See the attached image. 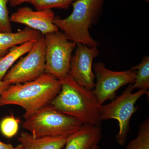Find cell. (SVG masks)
Listing matches in <instances>:
<instances>
[{"mask_svg": "<svg viewBox=\"0 0 149 149\" xmlns=\"http://www.w3.org/2000/svg\"><path fill=\"white\" fill-rule=\"evenodd\" d=\"M61 80L45 73L36 80L11 85L0 96V107L14 105L25 111L24 118L49 104L61 90Z\"/></svg>", "mask_w": 149, "mask_h": 149, "instance_id": "1", "label": "cell"}, {"mask_svg": "<svg viewBox=\"0 0 149 149\" xmlns=\"http://www.w3.org/2000/svg\"><path fill=\"white\" fill-rule=\"evenodd\" d=\"M60 80V92L50 104L58 111L83 123L101 126V105L93 91L78 85L70 75Z\"/></svg>", "mask_w": 149, "mask_h": 149, "instance_id": "2", "label": "cell"}, {"mask_svg": "<svg viewBox=\"0 0 149 149\" xmlns=\"http://www.w3.org/2000/svg\"><path fill=\"white\" fill-rule=\"evenodd\" d=\"M105 0H76L72 4V13L65 18H55L54 24L70 41L90 47L99 43L90 34V29L97 21Z\"/></svg>", "mask_w": 149, "mask_h": 149, "instance_id": "3", "label": "cell"}, {"mask_svg": "<svg viewBox=\"0 0 149 149\" xmlns=\"http://www.w3.org/2000/svg\"><path fill=\"white\" fill-rule=\"evenodd\" d=\"M83 124L49 104L24 118L22 127L35 137L70 136L79 130Z\"/></svg>", "mask_w": 149, "mask_h": 149, "instance_id": "4", "label": "cell"}, {"mask_svg": "<svg viewBox=\"0 0 149 149\" xmlns=\"http://www.w3.org/2000/svg\"><path fill=\"white\" fill-rule=\"evenodd\" d=\"M134 90L132 84L130 85L122 94L106 105H101L100 116L103 120L115 119L118 121L119 131L116 136L118 143L120 146L125 145L130 131V119L138 110L136 107L137 102L148 91L140 89L132 93Z\"/></svg>", "mask_w": 149, "mask_h": 149, "instance_id": "5", "label": "cell"}, {"mask_svg": "<svg viewBox=\"0 0 149 149\" xmlns=\"http://www.w3.org/2000/svg\"><path fill=\"white\" fill-rule=\"evenodd\" d=\"M44 36L46 46L45 73L58 80H63L69 75L70 60L76 44L59 31Z\"/></svg>", "mask_w": 149, "mask_h": 149, "instance_id": "6", "label": "cell"}, {"mask_svg": "<svg viewBox=\"0 0 149 149\" xmlns=\"http://www.w3.org/2000/svg\"><path fill=\"white\" fill-rule=\"evenodd\" d=\"M46 46L42 35L25 56L9 69L3 80L10 85L36 80L45 73Z\"/></svg>", "mask_w": 149, "mask_h": 149, "instance_id": "7", "label": "cell"}, {"mask_svg": "<svg viewBox=\"0 0 149 149\" xmlns=\"http://www.w3.org/2000/svg\"><path fill=\"white\" fill-rule=\"evenodd\" d=\"M93 70L96 83L93 92L101 105L108 100H112L116 91L123 86L135 82L136 70L112 71L103 63L98 62L93 64Z\"/></svg>", "mask_w": 149, "mask_h": 149, "instance_id": "8", "label": "cell"}, {"mask_svg": "<svg viewBox=\"0 0 149 149\" xmlns=\"http://www.w3.org/2000/svg\"><path fill=\"white\" fill-rule=\"evenodd\" d=\"M74 49L70 60V76L78 85L93 91L95 79L93 61L100 54L97 47L77 44Z\"/></svg>", "mask_w": 149, "mask_h": 149, "instance_id": "9", "label": "cell"}, {"mask_svg": "<svg viewBox=\"0 0 149 149\" xmlns=\"http://www.w3.org/2000/svg\"><path fill=\"white\" fill-rule=\"evenodd\" d=\"M55 18L52 10L35 11L28 7L19 8L10 17L11 22L24 24L42 35L59 31L54 23Z\"/></svg>", "mask_w": 149, "mask_h": 149, "instance_id": "10", "label": "cell"}, {"mask_svg": "<svg viewBox=\"0 0 149 149\" xmlns=\"http://www.w3.org/2000/svg\"><path fill=\"white\" fill-rule=\"evenodd\" d=\"M102 138L100 126L83 123L79 130L68 137L65 149H91L98 145Z\"/></svg>", "mask_w": 149, "mask_h": 149, "instance_id": "11", "label": "cell"}, {"mask_svg": "<svg viewBox=\"0 0 149 149\" xmlns=\"http://www.w3.org/2000/svg\"><path fill=\"white\" fill-rule=\"evenodd\" d=\"M69 136L35 137L29 132H22L17 140L23 149H61L65 146Z\"/></svg>", "mask_w": 149, "mask_h": 149, "instance_id": "12", "label": "cell"}, {"mask_svg": "<svg viewBox=\"0 0 149 149\" xmlns=\"http://www.w3.org/2000/svg\"><path fill=\"white\" fill-rule=\"evenodd\" d=\"M38 31L26 27L16 32H0V58L14 46L30 41H36L42 36Z\"/></svg>", "mask_w": 149, "mask_h": 149, "instance_id": "13", "label": "cell"}, {"mask_svg": "<svg viewBox=\"0 0 149 149\" xmlns=\"http://www.w3.org/2000/svg\"><path fill=\"white\" fill-rule=\"evenodd\" d=\"M35 42L30 41L14 46L10 49L5 56L0 58V81L3 80L7 72L18 59L31 50Z\"/></svg>", "mask_w": 149, "mask_h": 149, "instance_id": "14", "label": "cell"}, {"mask_svg": "<svg viewBox=\"0 0 149 149\" xmlns=\"http://www.w3.org/2000/svg\"><path fill=\"white\" fill-rule=\"evenodd\" d=\"M136 70L135 81L132 84L134 89L138 88L148 91L149 88V57H144L142 61L131 69Z\"/></svg>", "mask_w": 149, "mask_h": 149, "instance_id": "15", "label": "cell"}, {"mask_svg": "<svg viewBox=\"0 0 149 149\" xmlns=\"http://www.w3.org/2000/svg\"><path fill=\"white\" fill-rule=\"evenodd\" d=\"M125 149H149V119L141 123L138 136L129 142Z\"/></svg>", "mask_w": 149, "mask_h": 149, "instance_id": "16", "label": "cell"}, {"mask_svg": "<svg viewBox=\"0 0 149 149\" xmlns=\"http://www.w3.org/2000/svg\"><path fill=\"white\" fill-rule=\"evenodd\" d=\"M76 0H31L29 3L36 10H52L53 8L68 9Z\"/></svg>", "mask_w": 149, "mask_h": 149, "instance_id": "17", "label": "cell"}, {"mask_svg": "<svg viewBox=\"0 0 149 149\" xmlns=\"http://www.w3.org/2000/svg\"><path fill=\"white\" fill-rule=\"evenodd\" d=\"M19 123V119L13 116L4 118L0 124V129L3 135L8 138L15 136L18 131Z\"/></svg>", "mask_w": 149, "mask_h": 149, "instance_id": "18", "label": "cell"}, {"mask_svg": "<svg viewBox=\"0 0 149 149\" xmlns=\"http://www.w3.org/2000/svg\"><path fill=\"white\" fill-rule=\"evenodd\" d=\"M9 0H0V32H12L7 4Z\"/></svg>", "mask_w": 149, "mask_h": 149, "instance_id": "19", "label": "cell"}, {"mask_svg": "<svg viewBox=\"0 0 149 149\" xmlns=\"http://www.w3.org/2000/svg\"><path fill=\"white\" fill-rule=\"evenodd\" d=\"M31 0H9L10 5L12 7H15L25 3H29Z\"/></svg>", "mask_w": 149, "mask_h": 149, "instance_id": "20", "label": "cell"}, {"mask_svg": "<svg viewBox=\"0 0 149 149\" xmlns=\"http://www.w3.org/2000/svg\"><path fill=\"white\" fill-rule=\"evenodd\" d=\"M10 85L8 83H6L3 80L0 81V96L2 94V93L4 92L6 90H7Z\"/></svg>", "mask_w": 149, "mask_h": 149, "instance_id": "21", "label": "cell"}, {"mask_svg": "<svg viewBox=\"0 0 149 149\" xmlns=\"http://www.w3.org/2000/svg\"><path fill=\"white\" fill-rule=\"evenodd\" d=\"M15 148L12 144L5 143L0 141V149H15Z\"/></svg>", "mask_w": 149, "mask_h": 149, "instance_id": "22", "label": "cell"}, {"mask_svg": "<svg viewBox=\"0 0 149 149\" xmlns=\"http://www.w3.org/2000/svg\"><path fill=\"white\" fill-rule=\"evenodd\" d=\"M15 149H23L21 144H19L17 146L15 147Z\"/></svg>", "mask_w": 149, "mask_h": 149, "instance_id": "23", "label": "cell"}, {"mask_svg": "<svg viewBox=\"0 0 149 149\" xmlns=\"http://www.w3.org/2000/svg\"><path fill=\"white\" fill-rule=\"evenodd\" d=\"M91 149H100V147L98 145H97V146H95L93 147Z\"/></svg>", "mask_w": 149, "mask_h": 149, "instance_id": "24", "label": "cell"}, {"mask_svg": "<svg viewBox=\"0 0 149 149\" xmlns=\"http://www.w3.org/2000/svg\"><path fill=\"white\" fill-rule=\"evenodd\" d=\"M144 1H146V2L148 3L149 0H144Z\"/></svg>", "mask_w": 149, "mask_h": 149, "instance_id": "25", "label": "cell"}]
</instances>
